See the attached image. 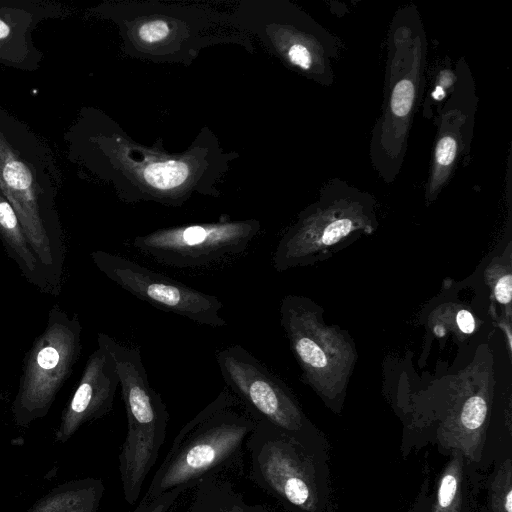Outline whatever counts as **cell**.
<instances>
[{
    "label": "cell",
    "mask_w": 512,
    "mask_h": 512,
    "mask_svg": "<svg viewBox=\"0 0 512 512\" xmlns=\"http://www.w3.org/2000/svg\"><path fill=\"white\" fill-rule=\"evenodd\" d=\"M0 238L7 254L18 265L24 277L43 292L51 293L41 266L30 247L18 216L0 193Z\"/></svg>",
    "instance_id": "obj_15"
},
{
    "label": "cell",
    "mask_w": 512,
    "mask_h": 512,
    "mask_svg": "<svg viewBox=\"0 0 512 512\" xmlns=\"http://www.w3.org/2000/svg\"><path fill=\"white\" fill-rule=\"evenodd\" d=\"M427 39L418 10L399 8L389 25L381 115L370 141V159L386 184L398 176L409 131L425 86Z\"/></svg>",
    "instance_id": "obj_1"
},
{
    "label": "cell",
    "mask_w": 512,
    "mask_h": 512,
    "mask_svg": "<svg viewBox=\"0 0 512 512\" xmlns=\"http://www.w3.org/2000/svg\"><path fill=\"white\" fill-rule=\"evenodd\" d=\"M376 200L365 191L335 179L320 198L282 237L273 254L278 272L312 265L377 228Z\"/></svg>",
    "instance_id": "obj_5"
},
{
    "label": "cell",
    "mask_w": 512,
    "mask_h": 512,
    "mask_svg": "<svg viewBox=\"0 0 512 512\" xmlns=\"http://www.w3.org/2000/svg\"><path fill=\"white\" fill-rule=\"evenodd\" d=\"M487 512H512L511 458L498 462L487 495Z\"/></svg>",
    "instance_id": "obj_18"
},
{
    "label": "cell",
    "mask_w": 512,
    "mask_h": 512,
    "mask_svg": "<svg viewBox=\"0 0 512 512\" xmlns=\"http://www.w3.org/2000/svg\"><path fill=\"white\" fill-rule=\"evenodd\" d=\"M12 33V28L10 24L0 17V41L7 40Z\"/></svg>",
    "instance_id": "obj_25"
},
{
    "label": "cell",
    "mask_w": 512,
    "mask_h": 512,
    "mask_svg": "<svg viewBox=\"0 0 512 512\" xmlns=\"http://www.w3.org/2000/svg\"><path fill=\"white\" fill-rule=\"evenodd\" d=\"M169 33V25L163 20L146 22L138 29V36L145 43H156L162 41L169 35Z\"/></svg>",
    "instance_id": "obj_20"
},
{
    "label": "cell",
    "mask_w": 512,
    "mask_h": 512,
    "mask_svg": "<svg viewBox=\"0 0 512 512\" xmlns=\"http://www.w3.org/2000/svg\"><path fill=\"white\" fill-rule=\"evenodd\" d=\"M253 481L289 512H334L327 444L321 434L282 430L265 420L245 442Z\"/></svg>",
    "instance_id": "obj_2"
},
{
    "label": "cell",
    "mask_w": 512,
    "mask_h": 512,
    "mask_svg": "<svg viewBox=\"0 0 512 512\" xmlns=\"http://www.w3.org/2000/svg\"><path fill=\"white\" fill-rule=\"evenodd\" d=\"M188 175V166L174 160L151 164L143 172L146 182L159 190H170L180 186Z\"/></svg>",
    "instance_id": "obj_19"
},
{
    "label": "cell",
    "mask_w": 512,
    "mask_h": 512,
    "mask_svg": "<svg viewBox=\"0 0 512 512\" xmlns=\"http://www.w3.org/2000/svg\"><path fill=\"white\" fill-rule=\"evenodd\" d=\"M455 82L456 72L449 68L443 69L437 75L434 90L430 93L431 99L436 102H441L447 98L453 90Z\"/></svg>",
    "instance_id": "obj_22"
},
{
    "label": "cell",
    "mask_w": 512,
    "mask_h": 512,
    "mask_svg": "<svg viewBox=\"0 0 512 512\" xmlns=\"http://www.w3.org/2000/svg\"><path fill=\"white\" fill-rule=\"evenodd\" d=\"M194 488L187 512H269L263 505L249 502L228 480L215 474L206 476Z\"/></svg>",
    "instance_id": "obj_17"
},
{
    "label": "cell",
    "mask_w": 512,
    "mask_h": 512,
    "mask_svg": "<svg viewBox=\"0 0 512 512\" xmlns=\"http://www.w3.org/2000/svg\"><path fill=\"white\" fill-rule=\"evenodd\" d=\"M280 321L302 381L338 411L357 358L353 341L337 326L325 324L320 307L302 296L283 298Z\"/></svg>",
    "instance_id": "obj_6"
},
{
    "label": "cell",
    "mask_w": 512,
    "mask_h": 512,
    "mask_svg": "<svg viewBox=\"0 0 512 512\" xmlns=\"http://www.w3.org/2000/svg\"><path fill=\"white\" fill-rule=\"evenodd\" d=\"M96 267L122 289L164 312L185 317L210 327H223V304L214 295L155 272L127 258L106 251H94Z\"/></svg>",
    "instance_id": "obj_11"
},
{
    "label": "cell",
    "mask_w": 512,
    "mask_h": 512,
    "mask_svg": "<svg viewBox=\"0 0 512 512\" xmlns=\"http://www.w3.org/2000/svg\"><path fill=\"white\" fill-rule=\"evenodd\" d=\"M512 275L509 271L500 273L493 280V293L498 303L509 305L511 302Z\"/></svg>",
    "instance_id": "obj_23"
},
{
    "label": "cell",
    "mask_w": 512,
    "mask_h": 512,
    "mask_svg": "<svg viewBox=\"0 0 512 512\" xmlns=\"http://www.w3.org/2000/svg\"><path fill=\"white\" fill-rule=\"evenodd\" d=\"M256 232L257 225L253 222L190 225L139 236L133 246L166 267L184 271L206 270L242 256Z\"/></svg>",
    "instance_id": "obj_9"
},
{
    "label": "cell",
    "mask_w": 512,
    "mask_h": 512,
    "mask_svg": "<svg viewBox=\"0 0 512 512\" xmlns=\"http://www.w3.org/2000/svg\"><path fill=\"white\" fill-rule=\"evenodd\" d=\"M99 478H83L54 487L27 512H97L104 494Z\"/></svg>",
    "instance_id": "obj_16"
},
{
    "label": "cell",
    "mask_w": 512,
    "mask_h": 512,
    "mask_svg": "<svg viewBox=\"0 0 512 512\" xmlns=\"http://www.w3.org/2000/svg\"><path fill=\"white\" fill-rule=\"evenodd\" d=\"M97 343L76 390L62 411L56 442H67L82 425L102 418L112 409L119 385L116 363L111 352L102 343Z\"/></svg>",
    "instance_id": "obj_13"
},
{
    "label": "cell",
    "mask_w": 512,
    "mask_h": 512,
    "mask_svg": "<svg viewBox=\"0 0 512 512\" xmlns=\"http://www.w3.org/2000/svg\"><path fill=\"white\" fill-rule=\"evenodd\" d=\"M97 342L112 354L127 415V435L118 456L123 496L129 505L139 499L146 477L165 442L169 414L148 379L140 349L120 344L104 333Z\"/></svg>",
    "instance_id": "obj_4"
},
{
    "label": "cell",
    "mask_w": 512,
    "mask_h": 512,
    "mask_svg": "<svg viewBox=\"0 0 512 512\" xmlns=\"http://www.w3.org/2000/svg\"><path fill=\"white\" fill-rule=\"evenodd\" d=\"M81 332L77 314L70 317L58 306L52 307L45 329L35 339L23 362L11 408L18 426L26 427L48 414L80 357Z\"/></svg>",
    "instance_id": "obj_7"
},
{
    "label": "cell",
    "mask_w": 512,
    "mask_h": 512,
    "mask_svg": "<svg viewBox=\"0 0 512 512\" xmlns=\"http://www.w3.org/2000/svg\"><path fill=\"white\" fill-rule=\"evenodd\" d=\"M456 325L464 334H471L475 329V320L471 312L461 309L456 314Z\"/></svg>",
    "instance_id": "obj_24"
},
{
    "label": "cell",
    "mask_w": 512,
    "mask_h": 512,
    "mask_svg": "<svg viewBox=\"0 0 512 512\" xmlns=\"http://www.w3.org/2000/svg\"><path fill=\"white\" fill-rule=\"evenodd\" d=\"M456 82L439 111L437 133L424 198L433 203L457 168L470 145L476 96L473 79L464 59L457 64Z\"/></svg>",
    "instance_id": "obj_12"
},
{
    "label": "cell",
    "mask_w": 512,
    "mask_h": 512,
    "mask_svg": "<svg viewBox=\"0 0 512 512\" xmlns=\"http://www.w3.org/2000/svg\"><path fill=\"white\" fill-rule=\"evenodd\" d=\"M0 190L18 216L51 294H58L65 249L57 215L44 198L32 167L1 133Z\"/></svg>",
    "instance_id": "obj_8"
},
{
    "label": "cell",
    "mask_w": 512,
    "mask_h": 512,
    "mask_svg": "<svg viewBox=\"0 0 512 512\" xmlns=\"http://www.w3.org/2000/svg\"><path fill=\"white\" fill-rule=\"evenodd\" d=\"M216 360L227 387L257 420L288 432L316 431L286 384L245 348L225 347Z\"/></svg>",
    "instance_id": "obj_10"
},
{
    "label": "cell",
    "mask_w": 512,
    "mask_h": 512,
    "mask_svg": "<svg viewBox=\"0 0 512 512\" xmlns=\"http://www.w3.org/2000/svg\"><path fill=\"white\" fill-rule=\"evenodd\" d=\"M187 489L184 486L176 487L161 494L139 511L132 512H170L177 498Z\"/></svg>",
    "instance_id": "obj_21"
},
{
    "label": "cell",
    "mask_w": 512,
    "mask_h": 512,
    "mask_svg": "<svg viewBox=\"0 0 512 512\" xmlns=\"http://www.w3.org/2000/svg\"><path fill=\"white\" fill-rule=\"evenodd\" d=\"M469 465L460 452L451 451L450 460L435 488L431 493L427 488L422 490L412 512H478Z\"/></svg>",
    "instance_id": "obj_14"
},
{
    "label": "cell",
    "mask_w": 512,
    "mask_h": 512,
    "mask_svg": "<svg viewBox=\"0 0 512 512\" xmlns=\"http://www.w3.org/2000/svg\"><path fill=\"white\" fill-rule=\"evenodd\" d=\"M257 419L225 387L178 432L148 489L133 511H139L176 487L194 488L240 453Z\"/></svg>",
    "instance_id": "obj_3"
}]
</instances>
